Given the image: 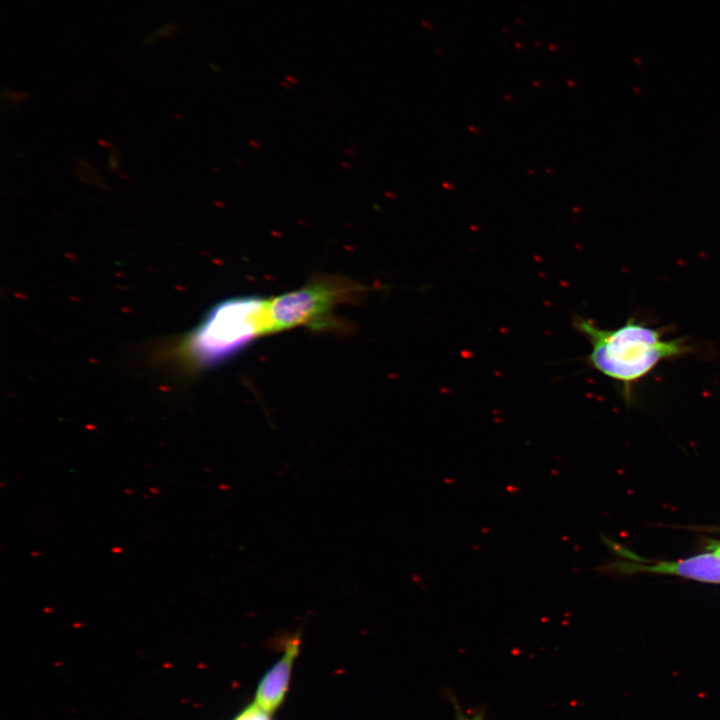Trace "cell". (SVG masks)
Instances as JSON below:
<instances>
[{
	"label": "cell",
	"instance_id": "cell-4",
	"mask_svg": "<svg viewBox=\"0 0 720 720\" xmlns=\"http://www.w3.org/2000/svg\"><path fill=\"white\" fill-rule=\"evenodd\" d=\"M621 572H650L682 576L698 581L720 583V556L715 552L703 553L678 561L656 563L621 562L609 566Z\"/></svg>",
	"mask_w": 720,
	"mask_h": 720
},
{
	"label": "cell",
	"instance_id": "cell-5",
	"mask_svg": "<svg viewBox=\"0 0 720 720\" xmlns=\"http://www.w3.org/2000/svg\"><path fill=\"white\" fill-rule=\"evenodd\" d=\"M300 646V632L289 636L285 640L282 656L266 672L257 687L255 702L270 713L274 712L285 699Z\"/></svg>",
	"mask_w": 720,
	"mask_h": 720
},
{
	"label": "cell",
	"instance_id": "cell-3",
	"mask_svg": "<svg viewBox=\"0 0 720 720\" xmlns=\"http://www.w3.org/2000/svg\"><path fill=\"white\" fill-rule=\"evenodd\" d=\"M263 303L262 297L246 295L215 304L185 338V358L194 367H212L264 336Z\"/></svg>",
	"mask_w": 720,
	"mask_h": 720
},
{
	"label": "cell",
	"instance_id": "cell-2",
	"mask_svg": "<svg viewBox=\"0 0 720 720\" xmlns=\"http://www.w3.org/2000/svg\"><path fill=\"white\" fill-rule=\"evenodd\" d=\"M367 292L360 282L340 274H315L302 287L264 298V335L305 327L311 330L345 328L335 316L343 304L358 302Z\"/></svg>",
	"mask_w": 720,
	"mask_h": 720
},
{
	"label": "cell",
	"instance_id": "cell-7",
	"mask_svg": "<svg viewBox=\"0 0 720 720\" xmlns=\"http://www.w3.org/2000/svg\"><path fill=\"white\" fill-rule=\"evenodd\" d=\"M449 698H450L451 703L454 708V715H455L454 720H485V709L484 708L478 709L472 715H467L466 713H464L462 711L460 703L458 702V700L455 698V696L453 694H450Z\"/></svg>",
	"mask_w": 720,
	"mask_h": 720
},
{
	"label": "cell",
	"instance_id": "cell-1",
	"mask_svg": "<svg viewBox=\"0 0 720 720\" xmlns=\"http://www.w3.org/2000/svg\"><path fill=\"white\" fill-rule=\"evenodd\" d=\"M573 327L591 345L590 366L623 386L630 401L633 385L664 360L682 357L694 348L686 337L666 339L665 329L652 328L633 318L615 329H603L591 319L573 318Z\"/></svg>",
	"mask_w": 720,
	"mask_h": 720
},
{
	"label": "cell",
	"instance_id": "cell-8",
	"mask_svg": "<svg viewBox=\"0 0 720 720\" xmlns=\"http://www.w3.org/2000/svg\"><path fill=\"white\" fill-rule=\"evenodd\" d=\"M714 552L720 556V544L716 546Z\"/></svg>",
	"mask_w": 720,
	"mask_h": 720
},
{
	"label": "cell",
	"instance_id": "cell-6",
	"mask_svg": "<svg viewBox=\"0 0 720 720\" xmlns=\"http://www.w3.org/2000/svg\"><path fill=\"white\" fill-rule=\"evenodd\" d=\"M232 720H272L271 713L256 702L243 709Z\"/></svg>",
	"mask_w": 720,
	"mask_h": 720
}]
</instances>
